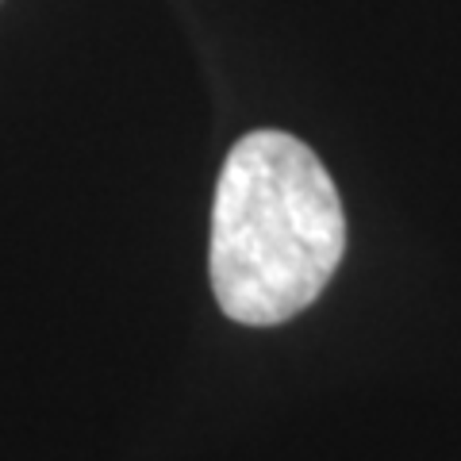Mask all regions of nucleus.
Listing matches in <instances>:
<instances>
[{
	"label": "nucleus",
	"instance_id": "nucleus-1",
	"mask_svg": "<svg viewBox=\"0 0 461 461\" xmlns=\"http://www.w3.org/2000/svg\"><path fill=\"white\" fill-rule=\"evenodd\" d=\"M346 254V215L323 162L288 131L230 147L212 204L208 273L227 320L273 327L312 308Z\"/></svg>",
	"mask_w": 461,
	"mask_h": 461
}]
</instances>
